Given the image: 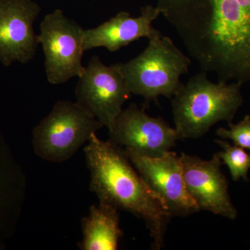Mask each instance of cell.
I'll return each instance as SVG.
<instances>
[{
  "mask_svg": "<svg viewBox=\"0 0 250 250\" xmlns=\"http://www.w3.org/2000/svg\"><path fill=\"white\" fill-rule=\"evenodd\" d=\"M118 209L100 202L90 207L89 215L82 220V250H116L123 231L120 228Z\"/></svg>",
  "mask_w": 250,
  "mask_h": 250,
  "instance_id": "obj_14",
  "label": "cell"
},
{
  "mask_svg": "<svg viewBox=\"0 0 250 250\" xmlns=\"http://www.w3.org/2000/svg\"><path fill=\"white\" fill-rule=\"evenodd\" d=\"M189 57L218 82L250 81V0H156Z\"/></svg>",
  "mask_w": 250,
  "mask_h": 250,
  "instance_id": "obj_1",
  "label": "cell"
},
{
  "mask_svg": "<svg viewBox=\"0 0 250 250\" xmlns=\"http://www.w3.org/2000/svg\"><path fill=\"white\" fill-rule=\"evenodd\" d=\"M41 9L32 0H0V62L28 63L35 57L39 39L34 21Z\"/></svg>",
  "mask_w": 250,
  "mask_h": 250,
  "instance_id": "obj_11",
  "label": "cell"
},
{
  "mask_svg": "<svg viewBox=\"0 0 250 250\" xmlns=\"http://www.w3.org/2000/svg\"><path fill=\"white\" fill-rule=\"evenodd\" d=\"M160 15L157 7L151 5L142 8L139 17L132 18L129 13L121 11L98 27L83 29V49L85 52L104 47L115 52L141 38L149 40L160 36V31L152 26Z\"/></svg>",
  "mask_w": 250,
  "mask_h": 250,
  "instance_id": "obj_12",
  "label": "cell"
},
{
  "mask_svg": "<svg viewBox=\"0 0 250 250\" xmlns=\"http://www.w3.org/2000/svg\"><path fill=\"white\" fill-rule=\"evenodd\" d=\"M215 142L222 147L223 150L217 153L222 163L228 166L231 178L234 182L243 179L248 181V172L250 169V154L243 148L223 141L215 140Z\"/></svg>",
  "mask_w": 250,
  "mask_h": 250,
  "instance_id": "obj_15",
  "label": "cell"
},
{
  "mask_svg": "<svg viewBox=\"0 0 250 250\" xmlns=\"http://www.w3.org/2000/svg\"><path fill=\"white\" fill-rule=\"evenodd\" d=\"M38 35L45 57L46 77L52 85L65 83L84 72L83 29L62 10L46 15Z\"/></svg>",
  "mask_w": 250,
  "mask_h": 250,
  "instance_id": "obj_6",
  "label": "cell"
},
{
  "mask_svg": "<svg viewBox=\"0 0 250 250\" xmlns=\"http://www.w3.org/2000/svg\"><path fill=\"white\" fill-rule=\"evenodd\" d=\"M229 129L219 128L216 134L223 139H229L234 146L250 151V116L246 115L237 124L229 123Z\"/></svg>",
  "mask_w": 250,
  "mask_h": 250,
  "instance_id": "obj_16",
  "label": "cell"
},
{
  "mask_svg": "<svg viewBox=\"0 0 250 250\" xmlns=\"http://www.w3.org/2000/svg\"><path fill=\"white\" fill-rule=\"evenodd\" d=\"M26 190V174L0 126V250L6 248L16 232Z\"/></svg>",
  "mask_w": 250,
  "mask_h": 250,
  "instance_id": "obj_13",
  "label": "cell"
},
{
  "mask_svg": "<svg viewBox=\"0 0 250 250\" xmlns=\"http://www.w3.org/2000/svg\"><path fill=\"white\" fill-rule=\"evenodd\" d=\"M90 173V190L100 202L143 219L153 239L154 250H161L172 217L162 202L144 182L123 148L91 135L84 147Z\"/></svg>",
  "mask_w": 250,
  "mask_h": 250,
  "instance_id": "obj_2",
  "label": "cell"
},
{
  "mask_svg": "<svg viewBox=\"0 0 250 250\" xmlns=\"http://www.w3.org/2000/svg\"><path fill=\"white\" fill-rule=\"evenodd\" d=\"M131 94L142 97L147 104L158 103L159 96L172 99L183 83L191 59L168 36H156L137 57L116 63Z\"/></svg>",
  "mask_w": 250,
  "mask_h": 250,
  "instance_id": "obj_4",
  "label": "cell"
},
{
  "mask_svg": "<svg viewBox=\"0 0 250 250\" xmlns=\"http://www.w3.org/2000/svg\"><path fill=\"white\" fill-rule=\"evenodd\" d=\"M103 126L77 102L60 100L33 129L34 152L49 162H64Z\"/></svg>",
  "mask_w": 250,
  "mask_h": 250,
  "instance_id": "obj_5",
  "label": "cell"
},
{
  "mask_svg": "<svg viewBox=\"0 0 250 250\" xmlns=\"http://www.w3.org/2000/svg\"><path fill=\"white\" fill-rule=\"evenodd\" d=\"M181 140L175 128L161 117L154 118L136 104L122 110L109 131L108 141L148 157H159Z\"/></svg>",
  "mask_w": 250,
  "mask_h": 250,
  "instance_id": "obj_9",
  "label": "cell"
},
{
  "mask_svg": "<svg viewBox=\"0 0 250 250\" xmlns=\"http://www.w3.org/2000/svg\"><path fill=\"white\" fill-rule=\"evenodd\" d=\"M125 151L172 218L188 216L200 211L186 187L181 155L169 151L159 157H148L130 149Z\"/></svg>",
  "mask_w": 250,
  "mask_h": 250,
  "instance_id": "obj_8",
  "label": "cell"
},
{
  "mask_svg": "<svg viewBox=\"0 0 250 250\" xmlns=\"http://www.w3.org/2000/svg\"><path fill=\"white\" fill-rule=\"evenodd\" d=\"M186 187L200 210L235 220L238 212L229 192V182L221 170V159L216 154L210 160L181 154Z\"/></svg>",
  "mask_w": 250,
  "mask_h": 250,
  "instance_id": "obj_10",
  "label": "cell"
},
{
  "mask_svg": "<svg viewBox=\"0 0 250 250\" xmlns=\"http://www.w3.org/2000/svg\"><path fill=\"white\" fill-rule=\"evenodd\" d=\"M78 78L77 103L109 131L131 95L121 71L116 64L108 66L93 56Z\"/></svg>",
  "mask_w": 250,
  "mask_h": 250,
  "instance_id": "obj_7",
  "label": "cell"
},
{
  "mask_svg": "<svg viewBox=\"0 0 250 250\" xmlns=\"http://www.w3.org/2000/svg\"><path fill=\"white\" fill-rule=\"evenodd\" d=\"M241 85L214 83L202 71L190 77L171 99L174 128L181 140L200 139L218 122L232 123L243 103Z\"/></svg>",
  "mask_w": 250,
  "mask_h": 250,
  "instance_id": "obj_3",
  "label": "cell"
}]
</instances>
